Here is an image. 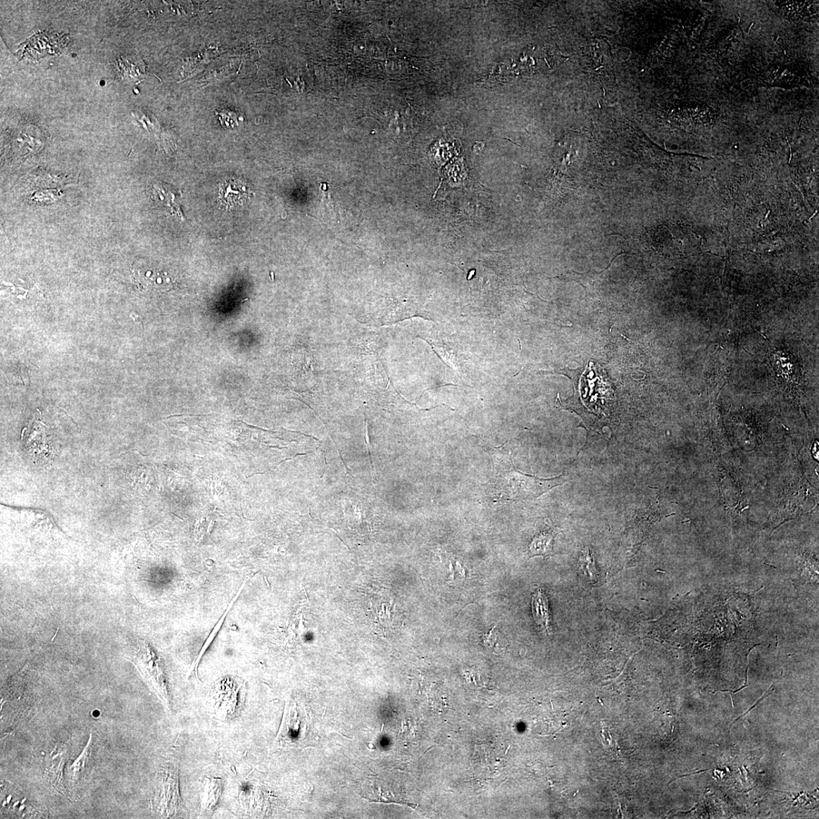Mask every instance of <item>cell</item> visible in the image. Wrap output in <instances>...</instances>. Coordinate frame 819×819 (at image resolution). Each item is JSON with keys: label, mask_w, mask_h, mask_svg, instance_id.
<instances>
[{"label": "cell", "mask_w": 819, "mask_h": 819, "mask_svg": "<svg viewBox=\"0 0 819 819\" xmlns=\"http://www.w3.org/2000/svg\"><path fill=\"white\" fill-rule=\"evenodd\" d=\"M494 484L499 499L532 500L554 487L563 484L566 475L551 479H540L514 470L506 476L496 473Z\"/></svg>", "instance_id": "cell-1"}, {"label": "cell", "mask_w": 819, "mask_h": 819, "mask_svg": "<svg viewBox=\"0 0 819 819\" xmlns=\"http://www.w3.org/2000/svg\"><path fill=\"white\" fill-rule=\"evenodd\" d=\"M134 663L154 692L161 697L166 706H170V696L168 692L161 660L145 641L138 646L134 657Z\"/></svg>", "instance_id": "cell-2"}, {"label": "cell", "mask_w": 819, "mask_h": 819, "mask_svg": "<svg viewBox=\"0 0 819 819\" xmlns=\"http://www.w3.org/2000/svg\"><path fill=\"white\" fill-rule=\"evenodd\" d=\"M283 723L278 739L284 745L294 746L308 734L309 717L304 708L296 704L285 706Z\"/></svg>", "instance_id": "cell-3"}, {"label": "cell", "mask_w": 819, "mask_h": 819, "mask_svg": "<svg viewBox=\"0 0 819 819\" xmlns=\"http://www.w3.org/2000/svg\"><path fill=\"white\" fill-rule=\"evenodd\" d=\"M68 747L67 744L58 745L54 751L46 756V773L49 781L61 792H65L63 786V769L68 761Z\"/></svg>", "instance_id": "cell-4"}, {"label": "cell", "mask_w": 819, "mask_h": 819, "mask_svg": "<svg viewBox=\"0 0 819 819\" xmlns=\"http://www.w3.org/2000/svg\"><path fill=\"white\" fill-rule=\"evenodd\" d=\"M251 196L250 187L239 180H229L220 187V199L230 209L244 205Z\"/></svg>", "instance_id": "cell-5"}, {"label": "cell", "mask_w": 819, "mask_h": 819, "mask_svg": "<svg viewBox=\"0 0 819 819\" xmlns=\"http://www.w3.org/2000/svg\"><path fill=\"white\" fill-rule=\"evenodd\" d=\"M45 427L44 424L35 418L28 428L24 429L22 439L26 449L37 454H41L45 449L46 443Z\"/></svg>", "instance_id": "cell-6"}, {"label": "cell", "mask_w": 819, "mask_h": 819, "mask_svg": "<svg viewBox=\"0 0 819 819\" xmlns=\"http://www.w3.org/2000/svg\"><path fill=\"white\" fill-rule=\"evenodd\" d=\"M92 735H91V738L89 739V742L81 756L68 768L69 777L71 778L72 782L75 784H77L84 780L88 775L89 770H90L92 756Z\"/></svg>", "instance_id": "cell-7"}, {"label": "cell", "mask_w": 819, "mask_h": 819, "mask_svg": "<svg viewBox=\"0 0 819 819\" xmlns=\"http://www.w3.org/2000/svg\"><path fill=\"white\" fill-rule=\"evenodd\" d=\"M560 530L558 528H549L532 540L530 546L532 556H547L551 554L556 537Z\"/></svg>", "instance_id": "cell-8"}, {"label": "cell", "mask_w": 819, "mask_h": 819, "mask_svg": "<svg viewBox=\"0 0 819 819\" xmlns=\"http://www.w3.org/2000/svg\"><path fill=\"white\" fill-rule=\"evenodd\" d=\"M532 613L537 624L550 634V618L548 600L544 592L538 589L532 597Z\"/></svg>", "instance_id": "cell-9"}, {"label": "cell", "mask_w": 819, "mask_h": 819, "mask_svg": "<svg viewBox=\"0 0 819 819\" xmlns=\"http://www.w3.org/2000/svg\"><path fill=\"white\" fill-rule=\"evenodd\" d=\"M495 630L496 627H493L489 634H484L483 641H484L485 646L487 649L492 650V652L501 654L503 652V651L505 650L506 645L504 643H503V640L499 641V637L500 636V634L498 632V631L497 632H495Z\"/></svg>", "instance_id": "cell-10"}, {"label": "cell", "mask_w": 819, "mask_h": 819, "mask_svg": "<svg viewBox=\"0 0 819 819\" xmlns=\"http://www.w3.org/2000/svg\"><path fill=\"white\" fill-rule=\"evenodd\" d=\"M754 23H752L751 26V27H749V31H748V34H749V32H751V30L752 27L754 26Z\"/></svg>", "instance_id": "cell-11"}]
</instances>
